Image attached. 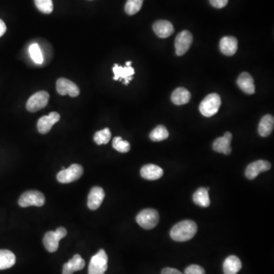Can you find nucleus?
Masks as SVG:
<instances>
[{
    "label": "nucleus",
    "mask_w": 274,
    "mask_h": 274,
    "mask_svg": "<svg viewBox=\"0 0 274 274\" xmlns=\"http://www.w3.org/2000/svg\"><path fill=\"white\" fill-rule=\"evenodd\" d=\"M6 25L2 19H0V38L5 33Z\"/></svg>",
    "instance_id": "obj_35"
},
{
    "label": "nucleus",
    "mask_w": 274,
    "mask_h": 274,
    "mask_svg": "<svg viewBox=\"0 0 274 274\" xmlns=\"http://www.w3.org/2000/svg\"><path fill=\"white\" fill-rule=\"evenodd\" d=\"M153 31L160 38H167L174 33V29L172 24L166 20H160L153 24Z\"/></svg>",
    "instance_id": "obj_18"
},
{
    "label": "nucleus",
    "mask_w": 274,
    "mask_h": 274,
    "mask_svg": "<svg viewBox=\"0 0 274 274\" xmlns=\"http://www.w3.org/2000/svg\"><path fill=\"white\" fill-rule=\"evenodd\" d=\"M162 274H184L175 268H166L162 271Z\"/></svg>",
    "instance_id": "obj_34"
},
{
    "label": "nucleus",
    "mask_w": 274,
    "mask_h": 274,
    "mask_svg": "<svg viewBox=\"0 0 274 274\" xmlns=\"http://www.w3.org/2000/svg\"><path fill=\"white\" fill-rule=\"evenodd\" d=\"M112 146H113V148L119 153H128L130 150V143L126 140H123L120 136H117L113 138Z\"/></svg>",
    "instance_id": "obj_29"
},
{
    "label": "nucleus",
    "mask_w": 274,
    "mask_h": 274,
    "mask_svg": "<svg viewBox=\"0 0 274 274\" xmlns=\"http://www.w3.org/2000/svg\"><path fill=\"white\" fill-rule=\"evenodd\" d=\"M56 91L60 96L69 95L70 97H77L80 94L79 88L74 82L65 78H60L56 81Z\"/></svg>",
    "instance_id": "obj_10"
},
{
    "label": "nucleus",
    "mask_w": 274,
    "mask_h": 274,
    "mask_svg": "<svg viewBox=\"0 0 274 274\" xmlns=\"http://www.w3.org/2000/svg\"><path fill=\"white\" fill-rule=\"evenodd\" d=\"M16 258L14 253L9 250H0V271L6 270L13 267Z\"/></svg>",
    "instance_id": "obj_25"
},
{
    "label": "nucleus",
    "mask_w": 274,
    "mask_h": 274,
    "mask_svg": "<svg viewBox=\"0 0 274 274\" xmlns=\"http://www.w3.org/2000/svg\"><path fill=\"white\" fill-rule=\"evenodd\" d=\"M197 231V225L192 220H184L171 228L170 235L174 241L183 242L192 239Z\"/></svg>",
    "instance_id": "obj_1"
},
{
    "label": "nucleus",
    "mask_w": 274,
    "mask_h": 274,
    "mask_svg": "<svg viewBox=\"0 0 274 274\" xmlns=\"http://www.w3.org/2000/svg\"><path fill=\"white\" fill-rule=\"evenodd\" d=\"M210 2L215 8H222L226 6L228 0H210Z\"/></svg>",
    "instance_id": "obj_33"
},
{
    "label": "nucleus",
    "mask_w": 274,
    "mask_h": 274,
    "mask_svg": "<svg viewBox=\"0 0 274 274\" xmlns=\"http://www.w3.org/2000/svg\"><path fill=\"white\" fill-rule=\"evenodd\" d=\"M209 191H210V187H207V188L200 187V188L197 189L193 195L194 202L199 207H205V208L208 207L210 205Z\"/></svg>",
    "instance_id": "obj_24"
},
{
    "label": "nucleus",
    "mask_w": 274,
    "mask_h": 274,
    "mask_svg": "<svg viewBox=\"0 0 274 274\" xmlns=\"http://www.w3.org/2000/svg\"><path fill=\"white\" fill-rule=\"evenodd\" d=\"M205 270L197 265H190L184 270V274H205Z\"/></svg>",
    "instance_id": "obj_32"
},
{
    "label": "nucleus",
    "mask_w": 274,
    "mask_h": 274,
    "mask_svg": "<svg viewBox=\"0 0 274 274\" xmlns=\"http://www.w3.org/2000/svg\"><path fill=\"white\" fill-rule=\"evenodd\" d=\"M232 140V135L230 132H226L222 137H219L213 144V149L214 151L219 153H223V154H231V142Z\"/></svg>",
    "instance_id": "obj_13"
},
{
    "label": "nucleus",
    "mask_w": 274,
    "mask_h": 274,
    "mask_svg": "<svg viewBox=\"0 0 274 274\" xmlns=\"http://www.w3.org/2000/svg\"><path fill=\"white\" fill-rule=\"evenodd\" d=\"M191 95L184 88H177L171 94V102L176 105H183L188 103L191 100Z\"/></svg>",
    "instance_id": "obj_23"
},
{
    "label": "nucleus",
    "mask_w": 274,
    "mask_h": 274,
    "mask_svg": "<svg viewBox=\"0 0 274 274\" xmlns=\"http://www.w3.org/2000/svg\"><path fill=\"white\" fill-rule=\"evenodd\" d=\"M35 3L42 13L51 14L54 10L52 0H35Z\"/></svg>",
    "instance_id": "obj_31"
},
{
    "label": "nucleus",
    "mask_w": 274,
    "mask_h": 274,
    "mask_svg": "<svg viewBox=\"0 0 274 274\" xmlns=\"http://www.w3.org/2000/svg\"><path fill=\"white\" fill-rule=\"evenodd\" d=\"M274 118L272 115L267 114L262 117L258 126V133L262 137L269 136L274 130Z\"/></svg>",
    "instance_id": "obj_22"
},
{
    "label": "nucleus",
    "mask_w": 274,
    "mask_h": 274,
    "mask_svg": "<svg viewBox=\"0 0 274 274\" xmlns=\"http://www.w3.org/2000/svg\"><path fill=\"white\" fill-rule=\"evenodd\" d=\"M66 235H67V230L64 227H59L56 231H48L45 234L43 239L45 248L51 253L57 251L59 241L66 237Z\"/></svg>",
    "instance_id": "obj_3"
},
{
    "label": "nucleus",
    "mask_w": 274,
    "mask_h": 274,
    "mask_svg": "<svg viewBox=\"0 0 274 274\" xmlns=\"http://www.w3.org/2000/svg\"><path fill=\"white\" fill-rule=\"evenodd\" d=\"M60 119V116L57 112H51L47 116L41 117L38 120V130L41 134H46L52 128L54 125L56 124Z\"/></svg>",
    "instance_id": "obj_12"
},
{
    "label": "nucleus",
    "mask_w": 274,
    "mask_h": 274,
    "mask_svg": "<svg viewBox=\"0 0 274 274\" xmlns=\"http://www.w3.org/2000/svg\"><path fill=\"white\" fill-rule=\"evenodd\" d=\"M164 174L163 168L156 164H145L140 170L142 177L149 181H156L161 178Z\"/></svg>",
    "instance_id": "obj_17"
},
{
    "label": "nucleus",
    "mask_w": 274,
    "mask_h": 274,
    "mask_svg": "<svg viewBox=\"0 0 274 274\" xmlns=\"http://www.w3.org/2000/svg\"><path fill=\"white\" fill-rule=\"evenodd\" d=\"M105 193L100 187H94L88 197V207L90 210H96L102 205L105 199Z\"/></svg>",
    "instance_id": "obj_15"
},
{
    "label": "nucleus",
    "mask_w": 274,
    "mask_h": 274,
    "mask_svg": "<svg viewBox=\"0 0 274 274\" xmlns=\"http://www.w3.org/2000/svg\"><path fill=\"white\" fill-rule=\"evenodd\" d=\"M83 174V167L78 164H72L68 168H62L57 174L56 178L59 183L69 184L77 181Z\"/></svg>",
    "instance_id": "obj_6"
},
{
    "label": "nucleus",
    "mask_w": 274,
    "mask_h": 274,
    "mask_svg": "<svg viewBox=\"0 0 274 274\" xmlns=\"http://www.w3.org/2000/svg\"><path fill=\"white\" fill-rule=\"evenodd\" d=\"M132 61H129V62H126V66H131Z\"/></svg>",
    "instance_id": "obj_36"
},
{
    "label": "nucleus",
    "mask_w": 274,
    "mask_h": 274,
    "mask_svg": "<svg viewBox=\"0 0 274 274\" xmlns=\"http://www.w3.org/2000/svg\"><path fill=\"white\" fill-rule=\"evenodd\" d=\"M112 69L114 73L113 80H123V83L126 86L128 85L130 81L133 80L135 70L132 66H120L119 65L114 64Z\"/></svg>",
    "instance_id": "obj_14"
},
{
    "label": "nucleus",
    "mask_w": 274,
    "mask_h": 274,
    "mask_svg": "<svg viewBox=\"0 0 274 274\" xmlns=\"http://www.w3.org/2000/svg\"><path fill=\"white\" fill-rule=\"evenodd\" d=\"M193 42L192 34L187 30L181 31L175 38L174 47H175L176 55L177 56H183L191 48Z\"/></svg>",
    "instance_id": "obj_9"
},
{
    "label": "nucleus",
    "mask_w": 274,
    "mask_h": 274,
    "mask_svg": "<svg viewBox=\"0 0 274 274\" xmlns=\"http://www.w3.org/2000/svg\"><path fill=\"white\" fill-rule=\"evenodd\" d=\"M136 222L145 229H153L160 222V214L154 209H145L136 217Z\"/></svg>",
    "instance_id": "obj_4"
},
{
    "label": "nucleus",
    "mask_w": 274,
    "mask_h": 274,
    "mask_svg": "<svg viewBox=\"0 0 274 274\" xmlns=\"http://www.w3.org/2000/svg\"><path fill=\"white\" fill-rule=\"evenodd\" d=\"M111 138V133L109 128H105L104 130L96 132L94 136V141L97 145L107 144Z\"/></svg>",
    "instance_id": "obj_28"
},
{
    "label": "nucleus",
    "mask_w": 274,
    "mask_h": 274,
    "mask_svg": "<svg viewBox=\"0 0 274 274\" xmlns=\"http://www.w3.org/2000/svg\"><path fill=\"white\" fill-rule=\"evenodd\" d=\"M50 95L45 91H41L34 94L28 99L26 104V109L28 111L34 112L43 109L48 105L49 102Z\"/></svg>",
    "instance_id": "obj_8"
},
{
    "label": "nucleus",
    "mask_w": 274,
    "mask_h": 274,
    "mask_svg": "<svg viewBox=\"0 0 274 274\" xmlns=\"http://www.w3.org/2000/svg\"><path fill=\"white\" fill-rule=\"evenodd\" d=\"M143 0H127L125 5V12L127 15H133L140 12L143 6Z\"/></svg>",
    "instance_id": "obj_27"
},
{
    "label": "nucleus",
    "mask_w": 274,
    "mask_h": 274,
    "mask_svg": "<svg viewBox=\"0 0 274 274\" xmlns=\"http://www.w3.org/2000/svg\"><path fill=\"white\" fill-rule=\"evenodd\" d=\"M86 266V262L79 255H75L72 259L63 265L62 274H72L76 271H82Z\"/></svg>",
    "instance_id": "obj_20"
},
{
    "label": "nucleus",
    "mask_w": 274,
    "mask_h": 274,
    "mask_svg": "<svg viewBox=\"0 0 274 274\" xmlns=\"http://www.w3.org/2000/svg\"><path fill=\"white\" fill-rule=\"evenodd\" d=\"M168 136H169V133L167 131L165 126L163 125L156 126L150 134V138L153 142L163 141L167 139Z\"/></svg>",
    "instance_id": "obj_26"
},
{
    "label": "nucleus",
    "mask_w": 274,
    "mask_h": 274,
    "mask_svg": "<svg viewBox=\"0 0 274 274\" xmlns=\"http://www.w3.org/2000/svg\"><path fill=\"white\" fill-rule=\"evenodd\" d=\"M107 254L105 250H99L91 259L89 266V274H105L108 270Z\"/></svg>",
    "instance_id": "obj_5"
},
{
    "label": "nucleus",
    "mask_w": 274,
    "mask_h": 274,
    "mask_svg": "<svg viewBox=\"0 0 274 274\" xmlns=\"http://www.w3.org/2000/svg\"><path fill=\"white\" fill-rule=\"evenodd\" d=\"M242 268L241 261L235 255L228 256L224 261V274H237Z\"/></svg>",
    "instance_id": "obj_21"
},
{
    "label": "nucleus",
    "mask_w": 274,
    "mask_h": 274,
    "mask_svg": "<svg viewBox=\"0 0 274 274\" xmlns=\"http://www.w3.org/2000/svg\"><path fill=\"white\" fill-rule=\"evenodd\" d=\"M45 204V197L38 191H28L22 194L18 200V205L21 207L30 206L42 207Z\"/></svg>",
    "instance_id": "obj_7"
},
{
    "label": "nucleus",
    "mask_w": 274,
    "mask_h": 274,
    "mask_svg": "<svg viewBox=\"0 0 274 274\" xmlns=\"http://www.w3.org/2000/svg\"><path fill=\"white\" fill-rule=\"evenodd\" d=\"M238 87L248 95H253L255 93V82L252 76L248 72H244L238 76L237 80Z\"/></svg>",
    "instance_id": "obj_19"
},
{
    "label": "nucleus",
    "mask_w": 274,
    "mask_h": 274,
    "mask_svg": "<svg viewBox=\"0 0 274 274\" xmlns=\"http://www.w3.org/2000/svg\"><path fill=\"white\" fill-rule=\"evenodd\" d=\"M29 54L31 59H33L35 63H37V64H42L43 63V55H42V53H41L38 44H34V45H31L30 46Z\"/></svg>",
    "instance_id": "obj_30"
},
{
    "label": "nucleus",
    "mask_w": 274,
    "mask_h": 274,
    "mask_svg": "<svg viewBox=\"0 0 274 274\" xmlns=\"http://www.w3.org/2000/svg\"><path fill=\"white\" fill-rule=\"evenodd\" d=\"M220 51L225 56H233L238 51V40L232 36H225L219 43Z\"/></svg>",
    "instance_id": "obj_16"
},
{
    "label": "nucleus",
    "mask_w": 274,
    "mask_h": 274,
    "mask_svg": "<svg viewBox=\"0 0 274 274\" xmlns=\"http://www.w3.org/2000/svg\"><path fill=\"white\" fill-rule=\"evenodd\" d=\"M221 103V98L218 94H210L201 102L199 109L204 117H213L219 111Z\"/></svg>",
    "instance_id": "obj_2"
},
{
    "label": "nucleus",
    "mask_w": 274,
    "mask_h": 274,
    "mask_svg": "<svg viewBox=\"0 0 274 274\" xmlns=\"http://www.w3.org/2000/svg\"><path fill=\"white\" fill-rule=\"evenodd\" d=\"M271 168V164L269 162L265 161V160H258V161L251 163L247 167L246 170H245V176L249 180H254L261 173L268 171Z\"/></svg>",
    "instance_id": "obj_11"
}]
</instances>
